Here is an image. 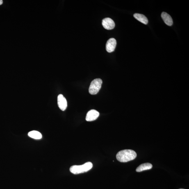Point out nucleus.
<instances>
[{
    "instance_id": "obj_1",
    "label": "nucleus",
    "mask_w": 189,
    "mask_h": 189,
    "mask_svg": "<svg viewBox=\"0 0 189 189\" xmlns=\"http://www.w3.org/2000/svg\"><path fill=\"white\" fill-rule=\"evenodd\" d=\"M136 152L131 150H124L119 151L116 155V158L118 161L125 163L134 159L136 157Z\"/></svg>"
},
{
    "instance_id": "obj_2",
    "label": "nucleus",
    "mask_w": 189,
    "mask_h": 189,
    "mask_svg": "<svg viewBox=\"0 0 189 189\" xmlns=\"http://www.w3.org/2000/svg\"><path fill=\"white\" fill-rule=\"evenodd\" d=\"M93 167L92 164L90 162H88L81 165H73L70 168V172L74 174L88 172Z\"/></svg>"
},
{
    "instance_id": "obj_3",
    "label": "nucleus",
    "mask_w": 189,
    "mask_h": 189,
    "mask_svg": "<svg viewBox=\"0 0 189 189\" xmlns=\"http://www.w3.org/2000/svg\"><path fill=\"white\" fill-rule=\"evenodd\" d=\"M102 81L100 78H96L92 82L89 88V92L91 94H97L101 88Z\"/></svg>"
},
{
    "instance_id": "obj_4",
    "label": "nucleus",
    "mask_w": 189,
    "mask_h": 189,
    "mask_svg": "<svg viewBox=\"0 0 189 189\" xmlns=\"http://www.w3.org/2000/svg\"><path fill=\"white\" fill-rule=\"evenodd\" d=\"M102 25L105 29L107 30H111L115 28V23L111 18H106L103 19L102 21Z\"/></svg>"
},
{
    "instance_id": "obj_5",
    "label": "nucleus",
    "mask_w": 189,
    "mask_h": 189,
    "mask_svg": "<svg viewBox=\"0 0 189 189\" xmlns=\"http://www.w3.org/2000/svg\"><path fill=\"white\" fill-rule=\"evenodd\" d=\"M116 44V41L115 39L111 38L109 39L106 44V51L109 53L113 52L115 51Z\"/></svg>"
},
{
    "instance_id": "obj_6",
    "label": "nucleus",
    "mask_w": 189,
    "mask_h": 189,
    "mask_svg": "<svg viewBox=\"0 0 189 189\" xmlns=\"http://www.w3.org/2000/svg\"><path fill=\"white\" fill-rule=\"evenodd\" d=\"M58 103L59 107L62 111H65L67 106V103L66 98L62 94H60L58 97Z\"/></svg>"
},
{
    "instance_id": "obj_7",
    "label": "nucleus",
    "mask_w": 189,
    "mask_h": 189,
    "mask_svg": "<svg viewBox=\"0 0 189 189\" xmlns=\"http://www.w3.org/2000/svg\"><path fill=\"white\" fill-rule=\"evenodd\" d=\"M99 115V112L94 110H92L87 113L86 117V120L89 122L95 120Z\"/></svg>"
},
{
    "instance_id": "obj_8",
    "label": "nucleus",
    "mask_w": 189,
    "mask_h": 189,
    "mask_svg": "<svg viewBox=\"0 0 189 189\" xmlns=\"http://www.w3.org/2000/svg\"><path fill=\"white\" fill-rule=\"evenodd\" d=\"M162 19L166 24L169 26H172L173 24V20L171 16L166 12H162L161 15Z\"/></svg>"
},
{
    "instance_id": "obj_9",
    "label": "nucleus",
    "mask_w": 189,
    "mask_h": 189,
    "mask_svg": "<svg viewBox=\"0 0 189 189\" xmlns=\"http://www.w3.org/2000/svg\"><path fill=\"white\" fill-rule=\"evenodd\" d=\"M152 165L150 163L142 164L137 167L136 171L137 172H141L142 171L150 170L152 168Z\"/></svg>"
},
{
    "instance_id": "obj_10",
    "label": "nucleus",
    "mask_w": 189,
    "mask_h": 189,
    "mask_svg": "<svg viewBox=\"0 0 189 189\" xmlns=\"http://www.w3.org/2000/svg\"><path fill=\"white\" fill-rule=\"evenodd\" d=\"M133 16L135 19L144 24L147 25L148 23V20L147 18L142 14L135 13Z\"/></svg>"
},
{
    "instance_id": "obj_11",
    "label": "nucleus",
    "mask_w": 189,
    "mask_h": 189,
    "mask_svg": "<svg viewBox=\"0 0 189 189\" xmlns=\"http://www.w3.org/2000/svg\"><path fill=\"white\" fill-rule=\"evenodd\" d=\"M28 136L31 138L36 139V140H39L42 138V135L40 133L37 131H30L28 133Z\"/></svg>"
},
{
    "instance_id": "obj_12",
    "label": "nucleus",
    "mask_w": 189,
    "mask_h": 189,
    "mask_svg": "<svg viewBox=\"0 0 189 189\" xmlns=\"http://www.w3.org/2000/svg\"><path fill=\"white\" fill-rule=\"evenodd\" d=\"M3 1L2 0H0V5L3 4Z\"/></svg>"
},
{
    "instance_id": "obj_13",
    "label": "nucleus",
    "mask_w": 189,
    "mask_h": 189,
    "mask_svg": "<svg viewBox=\"0 0 189 189\" xmlns=\"http://www.w3.org/2000/svg\"></svg>"
}]
</instances>
